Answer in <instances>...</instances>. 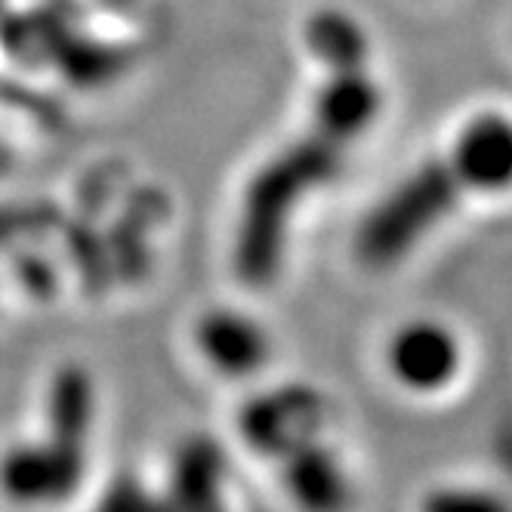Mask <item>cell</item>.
<instances>
[{
    "mask_svg": "<svg viewBox=\"0 0 512 512\" xmlns=\"http://www.w3.org/2000/svg\"><path fill=\"white\" fill-rule=\"evenodd\" d=\"M380 112L383 87L368 62L331 68L309 133L290 142L247 189L235 235V266L244 281L266 284L278 275L300 204L343 170L352 145L377 124Z\"/></svg>",
    "mask_w": 512,
    "mask_h": 512,
    "instance_id": "1",
    "label": "cell"
},
{
    "mask_svg": "<svg viewBox=\"0 0 512 512\" xmlns=\"http://www.w3.org/2000/svg\"><path fill=\"white\" fill-rule=\"evenodd\" d=\"M506 189H512V118L485 112L457 133L448 152L420 164L371 207L355 232L358 260L389 269L469 198Z\"/></svg>",
    "mask_w": 512,
    "mask_h": 512,
    "instance_id": "2",
    "label": "cell"
},
{
    "mask_svg": "<svg viewBox=\"0 0 512 512\" xmlns=\"http://www.w3.org/2000/svg\"><path fill=\"white\" fill-rule=\"evenodd\" d=\"M87 479V451L59 438H19L0 451V497L25 509L59 506Z\"/></svg>",
    "mask_w": 512,
    "mask_h": 512,
    "instance_id": "3",
    "label": "cell"
},
{
    "mask_svg": "<svg viewBox=\"0 0 512 512\" xmlns=\"http://www.w3.org/2000/svg\"><path fill=\"white\" fill-rule=\"evenodd\" d=\"M327 426V398L306 383H284L247 398L238 414V432L244 445L275 460L290 445L324 432Z\"/></svg>",
    "mask_w": 512,
    "mask_h": 512,
    "instance_id": "4",
    "label": "cell"
},
{
    "mask_svg": "<svg viewBox=\"0 0 512 512\" xmlns=\"http://www.w3.org/2000/svg\"><path fill=\"white\" fill-rule=\"evenodd\" d=\"M386 364L398 386L417 395H435L457 380L463 368V343L448 324L417 318L392 334Z\"/></svg>",
    "mask_w": 512,
    "mask_h": 512,
    "instance_id": "5",
    "label": "cell"
},
{
    "mask_svg": "<svg viewBox=\"0 0 512 512\" xmlns=\"http://www.w3.org/2000/svg\"><path fill=\"white\" fill-rule=\"evenodd\" d=\"M192 346L207 371L226 380L256 377L272 358V337L266 324L235 306H213L198 315Z\"/></svg>",
    "mask_w": 512,
    "mask_h": 512,
    "instance_id": "6",
    "label": "cell"
},
{
    "mask_svg": "<svg viewBox=\"0 0 512 512\" xmlns=\"http://www.w3.org/2000/svg\"><path fill=\"white\" fill-rule=\"evenodd\" d=\"M275 463L284 494L300 512H346L352 506V475L324 432L290 445Z\"/></svg>",
    "mask_w": 512,
    "mask_h": 512,
    "instance_id": "7",
    "label": "cell"
},
{
    "mask_svg": "<svg viewBox=\"0 0 512 512\" xmlns=\"http://www.w3.org/2000/svg\"><path fill=\"white\" fill-rule=\"evenodd\" d=\"M170 512H229L226 460L210 438H189L176 448L170 469Z\"/></svg>",
    "mask_w": 512,
    "mask_h": 512,
    "instance_id": "8",
    "label": "cell"
},
{
    "mask_svg": "<svg viewBox=\"0 0 512 512\" xmlns=\"http://www.w3.org/2000/svg\"><path fill=\"white\" fill-rule=\"evenodd\" d=\"M96 426V386L84 368H62L53 374L44 395V435L71 448H90Z\"/></svg>",
    "mask_w": 512,
    "mask_h": 512,
    "instance_id": "9",
    "label": "cell"
},
{
    "mask_svg": "<svg viewBox=\"0 0 512 512\" xmlns=\"http://www.w3.org/2000/svg\"><path fill=\"white\" fill-rule=\"evenodd\" d=\"M309 38H312V50L324 59L327 68L368 62V34H364V28L355 19L343 13L318 16Z\"/></svg>",
    "mask_w": 512,
    "mask_h": 512,
    "instance_id": "10",
    "label": "cell"
},
{
    "mask_svg": "<svg viewBox=\"0 0 512 512\" xmlns=\"http://www.w3.org/2000/svg\"><path fill=\"white\" fill-rule=\"evenodd\" d=\"M420 512H512V503L482 485H438L423 494Z\"/></svg>",
    "mask_w": 512,
    "mask_h": 512,
    "instance_id": "11",
    "label": "cell"
},
{
    "mask_svg": "<svg viewBox=\"0 0 512 512\" xmlns=\"http://www.w3.org/2000/svg\"><path fill=\"white\" fill-rule=\"evenodd\" d=\"M99 512H170L164 500L145 494L142 485L136 482H121L112 488L102 503H99Z\"/></svg>",
    "mask_w": 512,
    "mask_h": 512,
    "instance_id": "12",
    "label": "cell"
}]
</instances>
